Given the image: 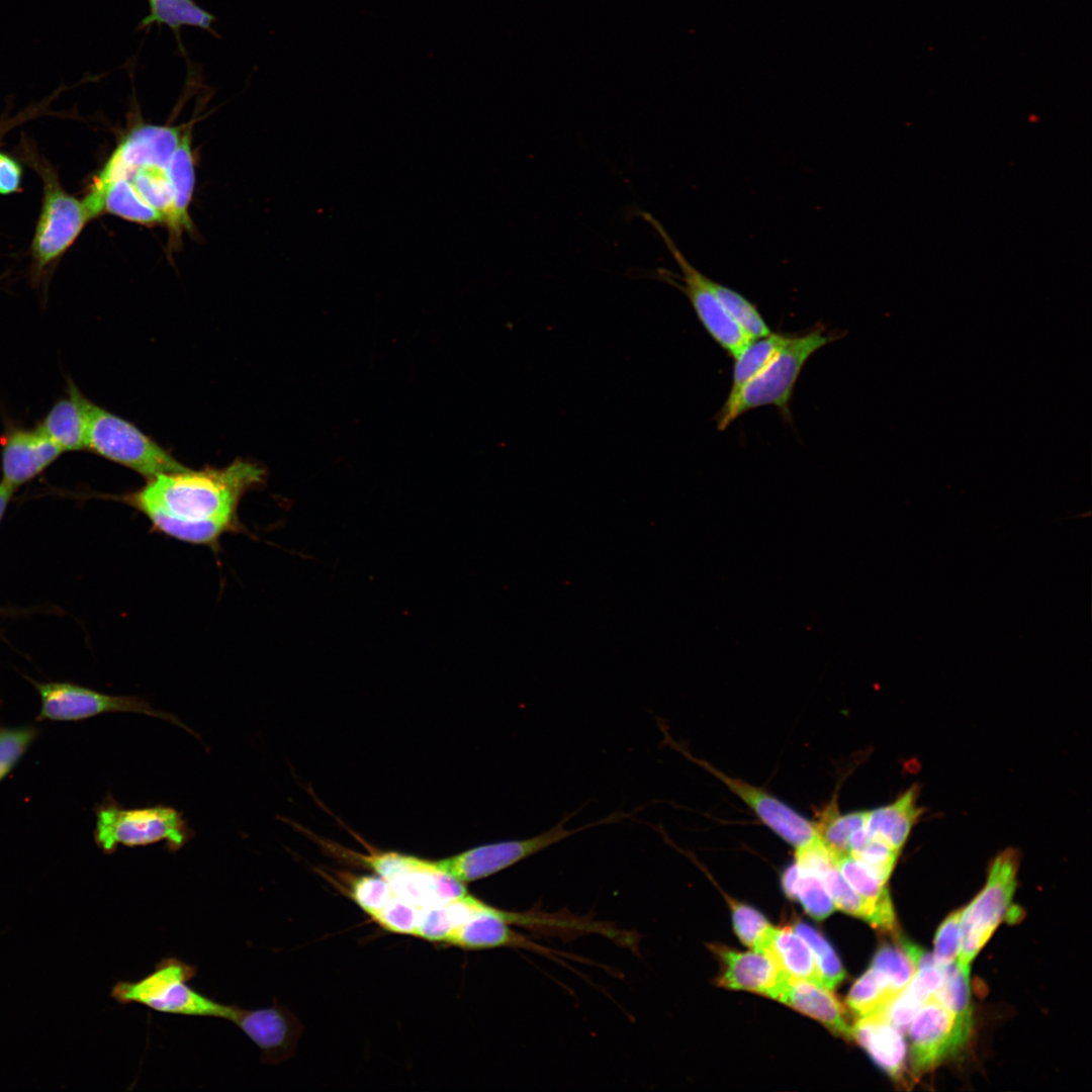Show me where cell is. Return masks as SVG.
Masks as SVG:
<instances>
[{
  "instance_id": "1",
  "label": "cell",
  "mask_w": 1092,
  "mask_h": 1092,
  "mask_svg": "<svg viewBox=\"0 0 1092 1092\" xmlns=\"http://www.w3.org/2000/svg\"><path fill=\"white\" fill-rule=\"evenodd\" d=\"M266 471L238 459L222 468L186 469L148 479L122 499L141 512L155 530L174 539L212 546L239 527L243 495L261 484Z\"/></svg>"
},
{
  "instance_id": "2",
  "label": "cell",
  "mask_w": 1092,
  "mask_h": 1092,
  "mask_svg": "<svg viewBox=\"0 0 1092 1092\" xmlns=\"http://www.w3.org/2000/svg\"><path fill=\"white\" fill-rule=\"evenodd\" d=\"M840 337L841 334L828 333L823 327L793 336L733 400L724 402L717 416L718 430H725L743 414L765 405L776 406L784 419L790 420L791 399L805 363L816 351Z\"/></svg>"
},
{
  "instance_id": "3",
  "label": "cell",
  "mask_w": 1092,
  "mask_h": 1092,
  "mask_svg": "<svg viewBox=\"0 0 1092 1092\" xmlns=\"http://www.w3.org/2000/svg\"><path fill=\"white\" fill-rule=\"evenodd\" d=\"M195 835L182 812L171 806L125 808L108 797L96 808L97 845L113 853L119 845L147 846L164 841L170 852L185 846Z\"/></svg>"
},
{
  "instance_id": "4",
  "label": "cell",
  "mask_w": 1092,
  "mask_h": 1092,
  "mask_svg": "<svg viewBox=\"0 0 1092 1092\" xmlns=\"http://www.w3.org/2000/svg\"><path fill=\"white\" fill-rule=\"evenodd\" d=\"M196 973V967L167 957L146 977L117 982L111 995L121 1004H141L157 1012L226 1020L232 1005L215 1001L188 984Z\"/></svg>"
},
{
  "instance_id": "5",
  "label": "cell",
  "mask_w": 1092,
  "mask_h": 1092,
  "mask_svg": "<svg viewBox=\"0 0 1092 1092\" xmlns=\"http://www.w3.org/2000/svg\"><path fill=\"white\" fill-rule=\"evenodd\" d=\"M86 449L148 479L188 469L157 442L126 420L84 399Z\"/></svg>"
},
{
  "instance_id": "6",
  "label": "cell",
  "mask_w": 1092,
  "mask_h": 1092,
  "mask_svg": "<svg viewBox=\"0 0 1092 1092\" xmlns=\"http://www.w3.org/2000/svg\"><path fill=\"white\" fill-rule=\"evenodd\" d=\"M638 214L655 231L679 268L680 275H671L661 270L666 275L675 278V280L663 279L672 283L685 293L698 320L709 336L729 356L735 358L751 339L722 306L713 290L712 279L692 265L657 218L647 211L640 210Z\"/></svg>"
},
{
  "instance_id": "7",
  "label": "cell",
  "mask_w": 1092,
  "mask_h": 1092,
  "mask_svg": "<svg viewBox=\"0 0 1092 1092\" xmlns=\"http://www.w3.org/2000/svg\"><path fill=\"white\" fill-rule=\"evenodd\" d=\"M1018 856L1007 849L993 860L987 882L978 896L963 909L961 945L957 958L960 967L970 964L1008 914L1016 888Z\"/></svg>"
},
{
  "instance_id": "8",
  "label": "cell",
  "mask_w": 1092,
  "mask_h": 1092,
  "mask_svg": "<svg viewBox=\"0 0 1092 1092\" xmlns=\"http://www.w3.org/2000/svg\"><path fill=\"white\" fill-rule=\"evenodd\" d=\"M33 163L43 181L42 206L31 246L35 267L41 270L75 242L92 216L83 200L62 188L53 169Z\"/></svg>"
},
{
  "instance_id": "9",
  "label": "cell",
  "mask_w": 1092,
  "mask_h": 1092,
  "mask_svg": "<svg viewBox=\"0 0 1092 1092\" xmlns=\"http://www.w3.org/2000/svg\"><path fill=\"white\" fill-rule=\"evenodd\" d=\"M41 708L39 719L79 721L107 713H133L158 718L198 734L173 714L153 708L139 696H113L69 682L37 684Z\"/></svg>"
},
{
  "instance_id": "10",
  "label": "cell",
  "mask_w": 1092,
  "mask_h": 1092,
  "mask_svg": "<svg viewBox=\"0 0 1092 1092\" xmlns=\"http://www.w3.org/2000/svg\"><path fill=\"white\" fill-rule=\"evenodd\" d=\"M569 818L567 816L559 824L538 835L479 845L455 855L434 860V863L440 871L461 883L473 882L504 871L577 832L601 823L599 820L576 829H566L564 823Z\"/></svg>"
},
{
  "instance_id": "11",
  "label": "cell",
  "mask_w": 1092,
  "mask_h": 1092,
  "mask_svg": "<svg viewBox=\"0 0 1092 1092\" xmlns=\"http://www.w3.org/2000/svg\"><path fill=\"white\" fill-rule=\"evenodd\" d=\"M972 1025L959 1020L934 998L926 1001L908 1027L914 1075L929 1072L960 1052L970 1037Z\"/></svg>"
},
{
  "instance_id": "12",
  "label": "cell",
  "mask_w": 1092,
  "mask_h": 1092,
  "mask_svg": "<svg viewBox=\"0 0 1092 1092\" xmlns=\"http://www.w3.org/2000/svg\"><path fill=\"white\" fill-rule=\"evenodd\" d=\"M542 915L505 911L480 901L471 915L446 939L444 944L468 950L497 947H522L538 952L551 950L527 939L511 925L539 928Z\"/></svg>"
},
{
  "instance_id": "13",
  "label": "cell",
  "mask_w": 1092,
  "mask_h": 1092,
  "mask_svg": "<svg viewBox=\"0 0 1092 1092\" xmlns=\"http://www.w3.org/2000/svg\"><path fill=\"white\" fill-rule=\"evenodd\" d=\"M677 749L722 781L754 812L766 827L795 849L804 847L819 839L812 821L762 788L732 778L706 760L698 759L679 747Z\"/></svg>"
},
{
  "instance_id": "14",
  "label": "cell",
  "mask_w": 1092,
  "mask_h": 1092,
  "mask_svg": "<svg viewBox=\"0 0 1092 1092\" xmlns=\"http://www.w3.org/2000/svg\"><path fill=\"white\" fill-rule=\"evenodd\" d=\"M229 1021L240 1028L260 1050L261 1062L278 1064L289 1059L296 1048L302 1026L286 1007L246 1009L232 1005Z\"/></svg>"
},
{
  "instance_id": "15",
  "label": "cell",
  "mask_w": 1092,
  "mask_h": 1092,
  "mask_svg": "<svg viewBox=\"0 0 1092 1092\" xmlns=\"http://www.w3.org/2000/svg\"><path fill=\"white\" fill-rule=\"evenodd\" d=\"M62 453L38 428H10L1 438L2 481L16 488L41 473Z\"/></svg>"
},
{
  "instance_id": "16",
  "label": "cell",
  "mask_w": 1092,
  "mask_h": 1092,
  "mask_svg": "<svg viewBox=\"0 0 1092 1092\" xmlns=\"http://www.w3.org/2000/svg\"><path fill=\"white\" fill-rule=\"evenodd\" d=\"M404 868L386 881L393 893L418 908L449 903L468 895L464 885L440 871L434 860L410 855Z\"/></svg>"
},
{
  "instance_id": "17",
  "label": "cell",
  "mask_w": 1092,
  "mask_h": 1092,
  "mask_svg": "<svg viewBox=\"0 0 1092 1092\" xmlns=\"http://www.w3.org/2000/svg\"><path fill=\"white\" fill-rule=\"evenodd\" d=\"M716 952L723 964V972L718 979L720 986L752 991L776 999L788 975L769 953L755 950L740 952L726 947H717Z\"/></svg>"
},
{
  "instance_id": "18",
  "label": "cell",
  "mask_w": 1092,
  "mask_h": 1092,
  "mask_svg": "<svg viewBox=\"0 0 1092 1092\" xmlns=\"http://www.w3.org/2000/svg\"><path fill=\"white\" fill-rule=\"evenodd\" d=\"M776 999L819 1020L831 1030L851 1037L852 1025L846 1020L844 1007L829 989L787 976Z\"/></svg>"
},
{
  "instance_id": "19",
  "label": "cell",
  "mask_w": 1092,
  "mask_h": 1092,
  "mask_svg": "<svg viewBox=\"0 0 1092 1092\" xmlns=\"http://www.w3.org/2000/svg\"><path fill=\"white\" fill-rule=\"evenodd\" d=\"M850 1035L888 1075L898 1081L904 1077L907 1052L903 1032L879 1016H868L858 1018Z\"/></svg>"
},
{
  "instance_id": "20",
  "label": "cell",
  "mask_w": 1092,
  "mask_h": 1092,
  "mask_svg": "<svg viewBox=\"0 0 1092 1092\" xmlns=\"http://www.w3.org/2000/svg\"><path fill=\"white\" fill-rule=\"evenodd\" d=\"M67 388L68 396L56 401L37 427L63 453L86 449L85 395L71 380Z\"/></svg>"
},
{
  "instance_id": "21",
  "label": "cell",
  "mask_w": 1092,
  "mask_h": 1092,
  "mask_svg": "<svg viewBox=\"0 0 1092 1092\" xmlns=\"http://www.w3.org/2000/svg\"><path fill=\"white\" fill-rule=\"evenodd\" d=\"M170 178L174 192L173 218L169 226L171 243H177L184 232L192 229L189 207L195 187V161L192 149V122L188 123L170 163Z\"/></svg>"
},
{
  "instance_id": "22",
  "label": "cell",
  "mask_w": 1092,
  "mask_h": 1092,
  "mask_svg": "<svg viewBox=\"0 0 1092 1092\" xmlns=\"http://www.w3.org/2000/svg\"><path fill=\"white\" fill-rule=\"evenodd\" d=\"M921 813L917 805V791L912 787L893 803L868 811L866 830L871 836L900 851Z\"/></svg>"
},
{
  "instance_id": "23",
  "label": "cell",
  "mask_w": 1092,
  "mask_h": 1092,
  "mask_svg": "<svg viewBox=\"0 0 1092 1092\" xmlns=\"http://www.w3.org/2000/svg\"><path fill=\"white\" fill-rule=\"evenodd\" d=\"M763 952L769 953L788 976L824 987L811 948L794 928L775 927Z\"/></svg>"
},
{
  "instance_id": "24",
  "label": "cell",
  "mask_w": 1092,
  "mask_h": 1092,
  "mask_svg": "<svg viewBox=\"0 0 1092 1092\" xmlns=\"http://www.w3.org/2000/svg\"><path fill=\"white\" fill-rule=\"evenodd\" d=\"M148 4L149 14L141 20L138 30L149 28L154 24L167 25L180 39L181 28L191 26L218 36L212 27L216 21L215 16L194 0H148Z\"/></svg>"
},
{
  "instance_id": "25",
  "label": "cell",
  "mask_w": 1092,
  "mask_h": 1092,
  "mask_svg": "<svg viewBox=\"0 0 1092 1092\" xmlns=\"http://www.w3.org/2000/svg\"><path fill=\"white\" fill-rule=\"evenodd\" d=\"M792 337L771 332L751 340L734 358L731 389L725 402L733 400L740 390L772 361Z\"/></svg>"
},
{
  "instance_id": "26",
  "label": "cell",
  "mask_w": 1092,
  "mask_h": 1092,
  "mask_svg": "<svg viewBox=\"0 0 1092 1092\" xmlns=\"http://www.w3.org/2000/svg\"><path fill=\"white\" fill-rule=\"evenodd\" d=\"M481 900L468 894L458 900L420 909L414 936L443 943L474 911Z\"/></svg>"
},
{
  "instance_id": "27",
  "label": "cell",
  "mask_w": 1092,
  "mask_h": 1092,
  "mask_svg": "<svg viewBox=\"0 0 1092 1092\" xmlns=\"http://www.w3.org/2000/svg\"><path fill=\"white\" fill-rule=\"evenodd\" d=\"M836 869L866 901L873 905L885 919L891 930L896 926L895 913L886 883L871 873L850 854L832 857Z\"/></svg>"
},
{
  "instance_id": "28",
  "label": "cell",
  "mask_w": 1092,
  "mask_h": 1092,
  "mask_svg": "<svg viewBox=\"0 0 1092 1092\" xmlns=\"http://www.w3.org/2000/svg\"><path fill=\"white\" fill-rule=\"evenodd\" d=\"M782 885L786 895L798 899L815 919L827 917L835 908L821 879L802 870L796 862L783 873Z\"/></svg>"
},
{
  "instance_id": "29",
  "label": "cell",
  "mask_w": 1092,
  "mask_h": 1092,
  "mask_svg": "<svg viewBox=\"0 0 1092 1092\" xmlns=\"http://www.w3.org/2000/svg\"><path fill=\"white\" fill-rule=\"evenodd\" d=\"M867 813L853 811L841 814L835 800L817 813V820L813 822L815 830L832 857L848 853L850 836L866 826Z\"/></svg>"
},
{
  "instance_id": "30",
  "label": "cell",
  "mask_w": 1092,
  "mask_h": 1092,
  "mask_svg": "<svg viewBox=\"0 0 1092 1092\" xmlns=\"http://www.w3.org/2000/svg\"><path fill=\"white\" fill-rule=\"evenodd\" d=\"M820 879L836 908L866 920L874 927L891 930L878 910L849 886L834 863L821 875Z\"/></svg>"
},
{
  "instance_id": "31",
  "label": "cell",
  "mask_w": 1092,
  "mask_h": 1092,
  "mask_svg": "<svg viewBox=\"0 0 1092 1092\" xmlns=\"http://www.w3.org/2000/svg\"><path fill=\"white\" fill-rule=\"evenodd\" d=\"M898 994L880 972L871 968L852 985L846 1003L858 1018L874 1016Z\"/></svg>"
},
{
  "instance_id": "32",
  "label": "cell",
  "mask_w": 1092,
  "mask_h": 1092,
  "mask_svg": "<svg viewBox=\"0 0 1092 1092\" xmlns=\"http://www.w3.org/2000/svg\"><path fill=\"white\" fill-rule=\"evenodd\" d=\"M848 854L879 879L887 882L896 864L899 851L871 836L864 826L851 834Z\"/></svg>"
},
{
  "instance_id": "33",
  "label": "cell",
  "mask_w": 1092,
  "mask_h": 1092,
  "mask_svg": "<svg viewBox=\"0 0 1092 1092\" xmlns=\"http://www.w3.org/2000/svg\"><path fill=\"white\" fill-rule=\"evenodd\" d=\"M943 982L932 998L949 1010L959 1020L973 1024L970 967H960L957 962H953L943 967Z\"/></svg>"
},
{
  "instance_id": "34",
  "label": "cell",
  "mask_w": 1092,
  "mask_h": 1092,
  "mask_svg": "<svg viewBox=\"0 0 1092 1092\" xmlns=\"http://www.w3.org/2000/svg\"><path fill=\"white\" fill-rule=\"evenodd\" d=\"M712 287L726 312L751 340L771 333L761 313L750 300L738 291L714 280H712Z\"/></svg>"
},
{
  "instance_id": "35",
  "label": "cell",
  "mask_w": 1092,
  "mask_h": 1092,
  "mask_svg": "<svg viewBox=\"0 0 1092 1092\" xmlns=\"http://www.w3.org/2000/svg\"><path fill=\"white\" fill-rule=\"evenodd\" d=\"M348 896L371 918L394 895L388 883L379 876H346Z\"/></svg>"
},
{
  "instance_id": "36",
  "label": "cell",
  "mask_w": 1092,
  "mask_h": 1092,
  "mask_svg": "<svg viewBox=\"0 0 1092 1092\" xmlns=\"http://www.w3.org/2000/svg\"><path fill=\"white\" fill-rule=\"evenodd\" d=\"M794 930L811 948L824 987L827 989L836 987L844 979L845 972L831 945L820 933L805 923H797Z\"/></svg>"
},
{
  "instance_id": "37",
  "label": "cell",
  "mask_w": 1092,
  "mask_h": 1092,
  "mask_svg": "<svg viewBox=\"0 0 1092 1092\" xmlns=\"http://www.w3.org/2000/svg\"><path fill=\"white\" fill-rule=\"evenodd\" d=\"M732 919L739 939L755 951H763L770 939L774 926L755 909L734 903Z\"/></svg>"
},
{
  "instance_id": "38",
  "label": "cell",
  "mask_w": 1092,
  "mask_h": 1092,
  "mask_svg": "<svg viewBox=\"0 0 1092 1092\" xmlns=\"http://www.w3.org/2000/svg\"><path fill=\"white\" fill-rule=\"evenodd\" d=\"M871 968L880 972L896 993H900L908 985L916 971L905 952L892 945L879 948Z\"/></svg>"
},
{
  "instance_id": "39",
  "label": "cell",
  "mask_w": 1092,
  "mask_h": 1092,
  "mask_svg": "<svg viewBox=\"0 0 1092 1092\" xmlns=\"http://www.w3.org/2000/svg\"><path fill=\"white\" fill-rule=\"evenodd\" d=\"M36 734L30 726L0 728V782L16 766Z\"/></svg>"
},
{
  "instance_id": "40",
  "label": "cell",
  "mask_w": 1092,
  "mask_h": 1092,
  "mask_svg": "<svg viewBox=\"0 0 1092 1092\" xmlns=\"http://www.w3.org/2000/svg\"><path fill=\"white\" fill-rule=\"evenodd\" d=\"M420 909L395 894L372 919L389 932L414 935Z\"/></svg>"
},
{
  "instance_id": "41",
  "label": "cell",
  "mask_w": 1092,
  "mask_h": 1092,
  "mask_svg": "<svg viewBox=\"0 0 1092 1092\" xmlns=\"http://www.w3.org/2000/svg\"><path fill=\"white\" fill-rule=\"evenodd\" d=\"M962 914L963 909L949 914L936 931L933 958L940 967L957 961L961 945Z\"/></svg>"
},
{
  "instance_id": "42",
  "label": "cell",
  "mask_w": 1092,
  "mask_h": 1092,
  "mask_svg": "<svg viewBox=\"0 0 1092 1092\" xmlns=\"http://www.w3.org/2000/svg\"><path fill=\"white\" fill-rule=\"evenodd\" d=\"M22 169L11 157L0 153V193L16 192L20 186Z\"/></svg>"
},
{
  "instance_id": "43",
  "label": "cell",
  "mask_w": 1092,
  "mask_h": 1092,
  "mask_svg": "<svg viewBox=\"0 0 1092 1092\" xmlns=\"http://www.w3.org/2000/svg\"><path fill=\"white\" fill-rule=\"evenodd\" d=\"M32 116H33V111H29V112H24V113L20 114L17 117H13L11 119L1 121L0 122V142L3 139L4 134L10 128L16 126L19 122H21V121H23V120H25L27 118H31Z\"/></svg>"
},
{
  "instance_id": "44",
  "label": "cell",
  "mask_w": 1092,
  "mask_h": 1092,
  "mask_svg": "<svg viewBox=\"0 0 1092 1092\" xmlns=\"http://www.w3.org/2000/svg\"><path fill=\"white\" fill-rule=\"evenodd\" d=\"M14 490L15 488L12 486L2 480L0 481V521Z\"/></svg>"
}]
</instances>
